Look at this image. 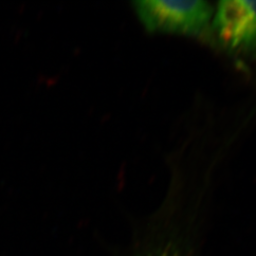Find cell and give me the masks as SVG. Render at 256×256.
Listing matches in <instances>:
<instances>
[{
    "label": "cell",
    "mask_w": 256,
    "mask_h": 256,
    "mask_svg": "<svg viewBox=\"0 0 256 256\" xmlns=\"http://www.w3.org/2000/svg\"><path fill=\"white\" fill-rule=\"evenodd\" d=\"M134 10L150 32L202 36L210 28L214 10L204 0H138Z\"/></svg>",
    "instance_id": "cell-1"
},
{
    "label": "cell",
    "mask_w": 256,
    "mask_h": 256,
    "mask_svg": "<svg viewBox=\"0 0 256 256\" xmlns=\"http://www.w3.org/2000/svg\"><path fill=\"white\" fill-rule=\"evenodd\" d=\"M210 30L227 50L256 56V1H220L214 12Z\"/></svg>",
    "instance_id": "cell-2"
},
{
    "label": "cell",
    "mask_w": 256,
    "mask_h": 256,
    "mask_svg": "<svg viewBox=\"0 0 256 256\" xmlns=\"http://www.w3.org/2000/svg\"><path fill=\"white\" fill-rule=\"evenodd\" d=\"M146 256H185L182 250L174 244L167 243L165 245H160L156 248L154 250H151Z\"/></svg>",
    "instance_id": "cell-3"
}]
</instances>
